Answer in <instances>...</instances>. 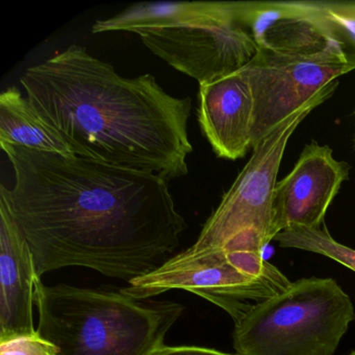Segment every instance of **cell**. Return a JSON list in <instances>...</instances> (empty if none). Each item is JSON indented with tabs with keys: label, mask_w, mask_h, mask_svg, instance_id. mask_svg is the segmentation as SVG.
Returning a JSON list of instances; mask_svg holds the SVG:
<instances>
[{
	"label": "cell",
	"mask_w": 355,
	"mask_h": 355,
	"mask_svg": "<svg viewBox=\"0 0 355 355\" xmlns=\"http://www.w3.org/2000/svg\"><path fill=\"white\" fill-rule=\"evenodd\" d=\"M15 184L0 187L37 272L80 267L132 280L161 267L187 230L168 182L76 155L1 145Z\"/></svg>",
	"instance_id": "cell-1"
},
{
	"label": "cell",
	"mask_w": 355,
	"mask_h": 355,
	"mask_svg": "<svg viewBox=\"0 0 355 355\" xmlns=\"http://www.w3.org/2000/svg\"><path fill=\"white\" fill-rule=\"evenodd\" d=\"M20 83L76 157L168 182L188 174L192 99L168 94L153 74L123 78L84 47L70 45L26 69Z\"/></svg>",
	"instance_id": "cell-2"
},
{
	"label": "cell",
	"mask_w": 355,
	"mask_h": 355,
	"mask_svg": "<svg viewBox=\"0 0 355 355\" xmlns=\"http://www.w3.org/2000/svg\"><path fill=\"white\" fill-rule=\"evenodd\" d=\"M37 331L59 355H153L184 313L174 301L141 300L123 290L37 282Z\"/></svg>",
	"instance_id": "cell-3"
},
{
	"label": "cell",
	"mask_w": 355,
	"mask_h": 355,
	"mask_svg": "<svg viewBox=\"0 0 355 355\" xmlns=\"http://www.w3.org/2000/svg\"><path fill=\"white\" fill-rule=\"evenodd\" d=\"M265 247L251 230L221 247L198 250L190 247L122 290L141 300L170 291H188L221 307L236 324L291 284L279 269L263 259Z\"/></svg>",
	"instance_id": "cell-4"
},
{
	"label": "cell",
	"mask_w": 355,
	"mask_h": 355,
	"mask_svg": "<svg viewBox=\"0 0 355 355\" xmlns=\"http://www.w3.org/2000/svg\"><path fill=\"white\" fill-rule=\"evenodd\" d=\"M355 309L332 278H301L234 324L238 355H334Z\"/></svg>",
	"instance_id": "cell-5"
},
{
	"label": "cell",
	"mask_w": 355,
	"mask_h": 355,
	"mask_svg": "<svg viewBox=\"0 0 355 355\" xmlns=\"http://www.w3.org/2000/svg\"><path fill=\"white\" fill-rule=\"evenodd\" d=\"M338 86V80L328 85L309 105L286 118L253 147L248 163L223 195L191 248L221 247L248 230L254 232L265 246L274 240V191L286 145L299 124L318 105L327 101Z\"/></svg>",
	"instance_id": "cell-6"
},
{
	"label": "cell",
	"mask_w": 355,
	"mask_h": 355,
	"mask_svg": "<svg viewBox=\"0 0 355 355\" xmlns=\"http://www.w3.org/2000/svg\"><path fill=\"white\" fill-rule=\"evenodd\" d=\"M352 70L355 59L342 47L309 55L259 51L240 70L254 99L252 148L328 85Z\"/></svg>",
	"instance_id": "cell-7"
},
{
	"label": "cell",
	"mask_w": 355,
	"mask_h": 355,
	"mask_svg": "<svg viewBox=\"0 0 355 355\" xmlns=\"http://www.w3.org/2000/svg\"><path fill=\"white\" fill-rule=\"evenodd\" d=\"M143 44L174 69L211 84L242 69L259 53L236 13L209 24L134 32Z\"/></svg>",
	"instance_id": "cell-8"
},
{
	"label": "cell",
	"mask_w": 355,
	"mask_h": 355,
	"mask_svg": "<svg viewBox=\"0 0 355 355\" xmlns=\"http://www.w3.org/2000/svg\"><path fill=\"white\" fill-rule=\"evenodd\" d=\"M236 14L259 51L309 55L342 47L353 57L323 1H236Z\"/></svg>",
	"instance_id": "cell-9"
},
{
	"label": "cell",
	"mask_w": 355,
	"mask_h": 355,
	"mask_svg": "<svg viewBox=\"0 0 355 355\" xmlns=\"http://www.w3.org/2000/svg\"><path fill=\"white\" fill-rule=\"evenodd\" d=\"M350 166L334 157V151L311 141L292 171L277 182L274 191L276 236L291 227L320 228L326 211L349 178Z\"/></svg>",
	"instance_id": "cell-10"
},
{
	"label": "cell",
	"mask_w": 355,
	"mask_h": 355,
	"mask_svg": "<svg viewBox=\"0 0 355 355\" xmlns=\"http://www.w3.org/2000/svg\"><path fill=\"white\" fill-rule=\"evenodd\" d=\"M197 120L217 157L230 161L245 157L252 147L254 99L240 70L199 86Z\"/></svg>",
	"instance_id": "cell-11"
},
{
	"label": "cell",
	"mask_w": 355,
	"mask_h": 355,
	"mask_svg": "<svg viewBox=\"0 0 355 355\" xmlns=\"http://www.w3.org/2000/svg\"><path fill=\"white\" fill-rule=\"evenodd\" d=\"M28 241L0 198V340L35 334V290L40 279Z\"/></svg>",
	"instance_id": "cell-12"
},
{
	"label": "cell",
	"mask_w": 355,
	"mask_h": 355,
	"mask_svg": "<svg viewBox=\"0 0 355 355\" xmlns=\"http://www.w3.org/2000/svg\"><path fill=\"white\" fill-rule=\"evenodd\" d=\"M236 13V1L139 3L113 17L97 20L93 34L134 33L149 28H180L209 24Z\"/></svg>",
	"instance_id": "cell-13"
},
{
	"label": "cell",
	"mask_w": 355,
	"mask_h": 355,
	"mask_svg": "<svg viewBox=\"0 0 355 355\" xmlns=\"http://www.w3.org/2000/svg\"><path fill=\"white\" fill-rule=\"evenodd\" d=\"M7 144L74 155L59 132L39 115L16 87L0 95V145Z\"/></svg>",
	"instance_id": "cell-14"
},
{
	"label": "cell",
	"mask_w": 355,
	"mask_h": 355,
	"mask_svg": "<svg viewBox=\"0 0 355 355\" xmlns=\"http://www.w3.org/2000/svg\"><path fill=\"white\" fill-rule=\"evenodd\" d=\"M273 241L282 248L300 249L329 257L355 272L354 249L334 241L325 225L320 228H286Z\"/></svg>",
	"instance_id": "cell-15"
},
{
	"label": "cell",
	"mask_w": 355,
	"mask_h": 355,
	"mask_svg": "<svg viewBox=\"0 0 355 355\" xmlns=\"http://www.w3.org/2000/svg\"><path fill=\"white\" fill-rule=\"evenodd\" d=\"M0 355H59V349L36 331L0 340Z\"/></svg>",
	"instance_id": "cell-16"
},
{
	"label": "cell",
	"mask_w": 355,
	"mask_h": 355,
	"mask_svg": "<svg viewBox=\"0 0 355 355\" xmlns=\"http://www.w3.org/2000/svg\"><path fill=\"white\" fill-rule=\"evenodd\" d=\"M328 16L355 58V13L345 1H323Z\"/></svg>",
	"instance_id": "cell-17"
},
{
	"label": "cell",
	"mask_w": 355,
	"mask_h": 355,
	"mask_svg": "<svg viewBox=\"0 0 355 355\" xmlns=\"http://www.w3.org/2000/svg\"><path fill=\"white\" fill-rule=\"evenodd\" d=\"M153 355H238L230 354V353L222 352V351L216 350V349L207 348L201 346H167L166 345L163 348Z\"/></svg>",
	"instance_id": "cell-18"
},
{
	"label": "cell",
	"mask_w": 355,
	"mask_h": 355,
	"mask_svg": "<svg viewBox=\"0 0 355 355\" xmlns=\"http://www.w3.org/2000/svg\"><path fill=\"white\" fill-rule=\"evenodd\" d=\"M349 355H355V351H352V352H351Z\"/></svg>",
	"instance_id": "cell-19"
},
{
	"label": "cell",
	"mask_w": 355,
	"mask_h": 355,
	"mask_svg": "<svg viewBox=\"0 0 355 355\" xmlns=\"http://www.w3.org/2000/svg\"><path fill=\"white\" fill-rule=\"evenodd\" d=\"M354 145H355V142H354Z\"/></svg>",
	"instance_id": "cell-20"
}]
</instances>
